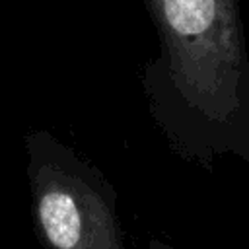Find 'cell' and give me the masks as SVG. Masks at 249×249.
Wrapping results in <instances>:
<instances>
[{
  "label": "cell",
  "instance_id": "cell-2",
  "mask_svg": "<svg viewBox=\"0 0 249 249\" xmlns=\"http://www.w3.org/2000/svg\"><path fill=\"white\" fill-rule=\"evenodd\" d=\"M33 231L43 249H126L107 177L51 130L23 136Z\"/></svg>",
  "mask_w": 249,
  "mask_h": 249
},
{
  "label": "cell",
  "instance_id": "cell-1",
  "mask_svg": "<svg viewBox=\"0 0 249 249\" xmlns=\"http://www.w3.org/2000/svg\"><path fill=\"white\" fill-rule=\"evenodd\" d=\"M160 56L142 68L158 128L183 158L249 165V53L241 0H144Z\"/></svg>",
  "mask_w": 249,
  "mask_h": 249
},
{
  "label": "cell",
  "instance_id": "cell-3",
  "mask_svg": "<svg viewBox=\"0 0 249 249\" xmlns=\"http://www.w3.org/2000/svg\"><path fill=\"white\" fill-rule=\"evenodd\" d=\"M148 249H175V247H171L169 243L161 241L160 237H152L150 243H148Z\"/></svg>",
  "mask_w": 249,
  "mask_h": 249
}]
</instances>
